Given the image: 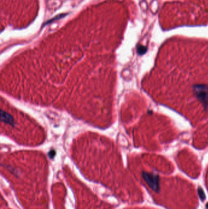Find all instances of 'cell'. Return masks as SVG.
Wrapping results in <instances>:
<instances>
[{"label":"cell","instance_id":"cell-1","mask_svg":"<svg viewBox=\"0 0 208 209\" xmlns=\"http://www.w3.org/2000/svg\"><path fill=\"white\" fill-rule=\"evenodd\" d=\"M1 119L3 121L6 123H8L9 124H12L13 123V119L12 117L9 114L4 112L3 111L1 112Z\"/></svg>","mask_w":208,"mask_h":209},{"label":"cell","instance_id":"cell-2","mask_svg":"<svg viewBox=\"0 0 208 209\" xmlns=\"http://www.w3.org/2000/svg\"><path fill=\"white\" fill-rule=\"evenodd\" d=\"M65 15H66V14H59V15L56 16L55 18H53V19H51L50 21H48L45 24H49V23H51V22H52V21H56V20H58V19H62V17H64L65 16Z\"/></svg>","mask_w":208,"mask_h":209}]
</instances>
